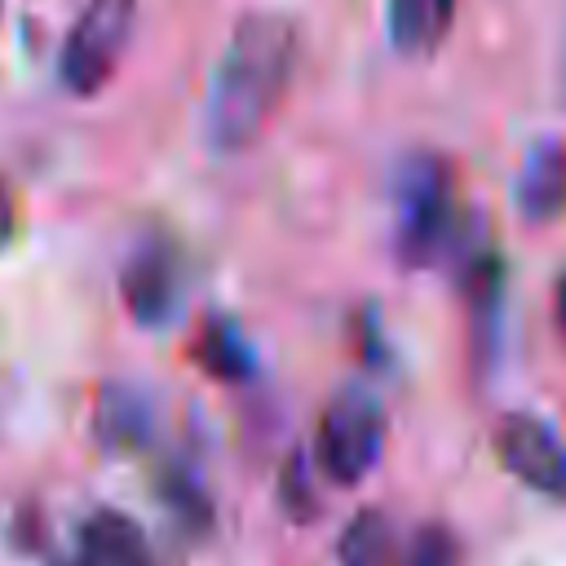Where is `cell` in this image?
Returning <instances> with one entry per match:
<instances>
[{"label":"cell","mask_w":566,"mask_h":566,"mask_svg":"<svg viewBox=\"0 0 566 566\" xmlns=\"http://www.w3.org/2000/svg\"><path fill=\"white\" fill-rule=\"evenodd\" d=\"M97 429L111 447H137L150 429V411L133 389H106L97 402Z\"/></svg>","instance_id":"12"},{"label":"cell","mask_w":566,"mask_h":566,"mask_svg":"<svg viewBox=\"0 0 566 566\" xmlns=\"http://www.w3.org/2000/svg\"><path fill=\"white\" fill-rule=\"evenodd\" d=\"M133 22H137V0H84L57 53L62 88L75 97L102 93L133 40Z\"/></svg>","instance_id":"3"},{"label":"cell","mask_w":566,"mask_h":566,"mask_svg":"<svg viewBox=\"0 0 566 566\" xmlns=\"http://www.w3.org/2000/svg\"><path fill=\"white\" fill-rule=\"evenodd\" d=\"M385 447V411L367 389H340L323 416H318V433H314V455L318 469L336 482V486H358Z\"/></svg>","instance_id":"4"},{"label":"cell","mask_w":566,"mask_h":566,"mask_svg":"<svg viewBox=\"0 0 566 566\" xmlns=\"http://www.w3.org/2000/svg\"><path fill=\"white\" fill-rule=\"evenodd\" d=\"M119 296L128 305V314L142 323V327H164L177 318L181 310V296H186V261H181V248L168 239V234H146L124 270H119Z\"/></svg>","instance_id":"5"},{"label":"cell","mask_w":566,"mask_h":566,"mask_svg":"<svg viewBox=\"0 0 566 566\" xmlns=\"http://www.w3.org/2000/svg\"><path fill=\"white\" fill-rule=\"evenodd\" d=\"M491 447H495V460L504 473H513L535 495L566 504V442L553 433L548 420H539L531 411H504L495 420Z\"/></svg>","instance_id":"6"},{"label":"cell","mask_w":566,"mask_h":566,"mask_svg":"<svg viewBox=\"0 0 566 566\" xmlns=\"http://www.w3.org/2000/svg\"><path fill=\"white\" fill-rule=\"evenodd\" d=\"M305 473H310V464H305V455L296 451L292 464H287V478H283V504H287L292 517H314V513H318V500L310 495Z\"/></svg>","instance_id":"15"},{"label":"cell","mask_w":566,"mask_h":566,"mask_svg":"<svg viewBox=\"0 0 566 566\" xmlns=\"http://www.w3.org/2000/svg\"><path fill=\"white\" fill-rule=\"evenodd\" d=\"M301 62V27L279 9H252L226 40L208 84L203 133L221 155L248 150L279 115Z\"/></svg>","instance_id":"1"},{"label":"cell","mask_w":566,"mask_h":566,"mask_svg":"<svg viewBox=\"0 0 566 566\" xmlns=\"http://www.w3.org/2000/svg\"><path fill=\"white\" fill-rule=\"evenodd\" d=\"M164 500H168V509H172V513H177L186 526L208 531L212 509H208V495H203V486L195 482V473L168 469V473H164Z\"/></svg>","instance_id":"14"},{"label":"cell","mask_w":566,"mask_h":566,"mask_svg":"<svg viewBox=\"0 0 566 566\" xmlns=\"http://www.w3.org/2000/svg\"><path fill=\"white\" fill-rule=\"evenodd\" d=\"M553 301H557V323H562V332H566V274L557 279V296H553Z\"/></svg>","instance_id":"17"},{"label":"cell","mask_w":566,"mask_h":566,"mask_svg":"<svg viewBox=\"0 0 566 566\" xmlns=\"http://www.w3.org/2000/svg\"><path fill=\"white\" fill-rule=\"evenodd\" d=\"M75 566H155V553L128 513L93 509L75 535Z\"/></svg>","instance_id":"7"},{"label":"cell","mask_w":566,"mask_h":566,"mask_svg":"<svg viewBox=\"0 0 566 566\" xmlns=\"http://www.w3.org/2000/svg\"><path fill=\"white\" fill-rule=\"evenodd\" d=\"M195 358H199V367H203L208 376L230 380V385H239V380H248V376L256 371L252 345H248L243 332H239L230 318H221V314L203 323V332H199V340H195Z\"/></svg>","instance_id":"11"},{"label":"cell","mask_w":566,"mask_h":566,"mask_svg":"<svg viewBox=\"0 0 566 566\" xmlns=\"http://www.w3.org/2000/svg\"><path fill=\"white\" fill-rule=\"evenodd\" d=\"M13 230H18V199H13L9 177L0 172V248L13 239Z\"/></svg>","instance_id":"16"},{"label":"cell","mask_w":566,"mask_h":566,"mask_svg":"<svg viewBox=\"0 0 566 566\" xmlns=\"http://www.w3.org/2000/svg\"><path fill=\"white\" fill-rule=\"evenodd\" d=\"M340 566H402V539L398 526L389 522V513L380 509H363L345 522L340 544H336Z\"/></svg>","instance_id":"10"},{"label":"cell","mask_w":566,"mask_h":566,"mask_svg":"<svg viewBox=\"0 0 566 566\" xmlns=\"http://www.w3.org/2000/svg\"><path fill=\"white\" fill-rule=\"evenodd\" d=\"M460 234V190L451 159L416 150L394 177V248L402 265H433Z\"/></svg>","instance_id":"2"},{"label":"cell","mask_w":566,"mask_h":566,"mask_svg":"<svg viewBox=\"0 0 566 566\" xmlns=\"http://www.w3.org/2000/svg\"><path fill=\"white\" fill-rule=\"evenodd\" d=\"M513 199H517V212L535 226L566 217V142L562 137H544L531 146L513 181Z\"/></svg>","instance_id":"8"},{"label":"cell","mask_w":566,"mask_h":566,"mask_svg":"<svg viewBox=\"0 0 566 566\" xmlns=\"http://www.w3.org/2000/svg\"><path fill=\"white\" fill-rule=\"evenodd\" d=\"M455 18V0H385L389 44L402 57H429Z\"/></svg>","instance_id":"9"},{"label":"cell","mask_w":566,"mask_h":566,"mask_svg":"<svg viewBox=\"0 0 566 566\" xmlns=\"http://www.w3.org/2000/svg\"><path fill=\"white\" fill-rule=\"evenodd\" d=\"M0 9H4V0H0Z\"/></svg>","instance_id":"18"},{"label":"cell","mask_w":566,"mask_h":566,"mask_svg":"<svg viewBox=\"0 0 566 566\" xmlns=\"http://www.w3.org/2000/svg\"><path fill=\"white\" fill-rule=\"evenodd\" d=\"M402 566H464V544L451 526L424 522L402 548Z\"/></svg>","instance_id":"13"}]
</instances>
